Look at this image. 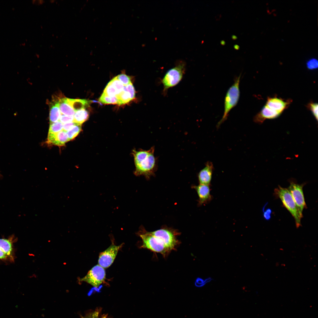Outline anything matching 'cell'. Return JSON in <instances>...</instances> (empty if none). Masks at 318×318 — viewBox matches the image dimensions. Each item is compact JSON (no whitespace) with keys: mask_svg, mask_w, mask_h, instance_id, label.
<instances>
[{"mask_svg":"<svg viewBox=\"0 0 318 318\" xmlns=\"http://www.w3.org/2000/svg\"><path fill=\"white\" fill-rule=\"evenodd\" d=\"M275 196L281 200L283 205L289 211L294 218L296 226L298 228L301 225L302 218L299 215L295 202L287 188L280 186L274 190Z\"/></svg>","mask_w":318,"mask_h":318,"instance_id":"cell-5","label":"cell"},{"mask_svg":"<svg viewBox=\"0 0 318 318\" xmlns=\"http://www.w3.org/2000/svg\"><path fill=\"white\" fill-rule=\"evenodd\" d=\"M43 0H32V2L33 3H35L37 4H41L43 3Z\"/></svg>","mask_w":318,"mask_h":318,"instance_id":"cell-34","label":"cell"},{"mask_svg":"<svg viewBox=\"0 0 318 318\" xmlns=\"http://www.w3.org/2000/svg\"><path fill=\"white\" fill-rule=\"evenodd\" d=\"M103 92L110 97L116 96L118 94L115 87L110 82L106 87Z\"/></svg>","mask_w":318,"mask_h":318,"instance_id":"cell-24","label":"cell"},{"mask_svg":"<svg viewBox=\"0 0 318 318\" xmlns=\"http://www.w3.org/2000/svg\"><path fill=\"white\" fill-rule=\"evenodd\" d=\"M135 96V90L131 82L124 86L122 91L116 96L118 100L117 104L120 105L127 104L133 100Z\"/></svg>","mask_w":318,"mask_h":318,"instance_id":"cell-10","label":"cell"},{"mask_svg":"<svg viewBox=\"0 0 318 318\" xmlns=\"http://www.w3.org/2000/svg\"><path fill=\"white\" fill-rule=\"evenodd\" d=\"M149 232L161 240L171 251L176 250L180 243L177 239L179 233L172 229L162 228Z\"/></svg>","mask_w":318,"mask_h":318,"instance_id":"cell-6","label":"cell"},{"mask_svg":"<svg viewBox=\"0 0 318 318\" xmlns=\"http://www.w3.org/2000/svg\"><path fill=\"white\" fill-rule=\"evenodd\" d=\"M234 47L236 49L238 50L239 49V47L238 45L237 44H235L234 46Z\"/></svg>","mask_w":318,"mask_h":318,"instance_id":"cell-35","label":"cell"},{"mask_svg":"<svg viewBox=\"0 0 318 318\" xmlns=\"http://www.w3.org/2000/svg\"><path fill=\"white\" fill-rule=\"evenodd\" d=\"M105 278L104 268L97 264L93 266L81 280L88 283L95 287H98L105 281Z\"/></svg>","mask_w":318,"mask_h":318,"instance_id":"cell-8","label":"cell"},{"mask_svg":"<svg viewBox=\"0 0 318 318\" xmlns=\"http://www.w3.org/2000/svg\"><path fill=\"white\" fill-rule=\"evenodd\" d=\"M63 124L60 121L50 123L48 133L56 134L63 130Z\"/></svg>","mask_w":318,"mask_h":318,"instance_id":"cell-23","label":"cell"},{"mask_svg":"<svg viewBox=\"0 0 318 318\" xmlns=\"http://www.w3.org/2000/svg\"><path fill=\"white\" fill-rule=\"evenodd\" d=\"M290 101H285L282 99L275 97H268L265 105L269 108L281 114L289 106Z\"/></svg>","mask_w":318,"mask_h":318,"instance_id":"cell-13","label":"cell"},{"mask_svg":"<svg viewBox=\"0 0 318 318\" xmlns=\"http://www.w3.org/2000/svg\"><path fill=\"white\" fill-rule=\"evenodd\" d=\"M210 186V185L199 184L193 186L198 194V205L201 206L208 204L212 200V198L211 194Z\"/></svg>","mask_w":318,"mask_h":318,"instance_id":"cell-11","label":"cell"},{"mask_svg":"<svg viewBox=\"0 0 318 318\" xmlns=\"http://www.w3.org/2000/svg\"><path fill=\"white\" fill-rule=\"evenodd\" d=\"M14 241L12 237L8 238L0 239V249L9 257L11 261L14 260L13 248Z\"/></svg>","mask_w":318,"mask_h":318,"instance_id":"cell-16","label":"cell"},{"mask_svg":"<svg viewBox=\"0 0 318 318\" xmlns=\"http://www.w3.org/2000/svg\"><path fill=\"white\" fill-rule=\"evenodd\" d=\"M68 104L75 111L82 109H85L89 106L90 101L86 99H72L66 98Z\"/></svg>","mask_w":318,"mask_h":318,"instance_id":"cell-17","label":"cell"},{"mask_svg":"<svg viewBox=\"0 0 318 318\" xmlns=\"http://www.w3.org/2000/svg\"><path fill=\"white\" fill-rule=\"evenodd\" d=\"M58 102L59 108L61 114L67 116H74L75 111L67 102L66 98H61Z\"/></svg>","mask_w":318,"mask_h":318,"instance_id":"cell-19","label":"cell"},{"mask_svg":"<svg viewBox=\"0 0 318 318\" xmlns=\"http://www.w3.org/2000/svg\"><path fill=\"white\" fill-rule=\"evenodd\" d=\"M306 65L307 68L309 69L314 70L318 68V61L315 58L310 59L307 62Z\"/></svg>","mask_w":318,"mask_h":318,"instance_id":"cell-29","label":"cell"},{"mask_svg":"<svg viewBox=\"0 0 318 318\" xmlns=\"http://www.w3.org/2000/svg\"><path fill=\"white\" fill-rule=\"evenodd\" d=\"M58 102H54L51 104L49 110L50 123L59 121L61 115Z\"/></svg>","mask_w":318,"mask_h":318,"instance_id":"cell-18","label":"cell"},{"mask_svg":"<svg viewBox=\"0 0 318 318\" xmlns=\"http://www.w3.org/2000/svg\"><path fill=\"white\" fill-rule=\"evenodd\" d=\"M123 244L117 246L112 243L110 246L99 255L98 264L103 268H107L113 263L118 252L122 247Z\"/></svg>","mask_w":318,"mask_h":318,"instance_id":"cell-9","label":"cell"},{"mask_svg":"<svg viewBox=\"0 0 318 318\" xmlns=\"http://www.w3.org/2000/svg\"><path fill=\"white\" fill-rule=\"evenodd\" d=\"M81 125L77 124L66 132L69 141L74 139L81 130Z\"/></svg>","mask_w":318,"mask_h":318,"instance_id":"cell-21","label":"cell"},{"mask_svg":"<svg viewBox=\"0 0 318 318\" xmlns=\"http://www.w3.org/2000/svg\"><path fill=\"white\" fill-rule=\"evenodd\" d=\"M232 38L233 39H236L237 38V37L234 35H233L232 36Z\"/></svg>","mask_w":318,"mask_h":318,"instance_id":"cell-36","label":"cell"},{"mask_svg":"<svg viewBox=\"0 0 318 318\" xmlns=\"http://www.w3.org/2000/svg\"><path fill=\"white\" fill-rule=\"evenodd\" d=\"M68 141L66 132L63 130L56 134H48L47 142L49 143L61 146Z\"/></svg>","mask_w":318,"mask_h":318,"instance_id":"cell-15","label":"cell"},{"mask_svg":"<svg viewBox=\"0 0 318 318\" xmlns=\"http://www.w3.org/2000/svg\"><path fill=\"white\" fill-rule=\"evenodd\" d=\"M221 44L222 45H224L225 43V42L223 40H222L221 42Z\"/></svg>","mask_w":318,"mask_h":318,"instance_id":"cell-37","label":"cell"},{"mask_svg":"<svg viewBox=\"0 0 318 318\" xmlns=\"http://www.w3.org/2000/svg\"><path fill=\"white\" fill-rule=\"evenodd\" d=\"M281 114L265 105L261 110L254 116L253 120L255 122L261 124L266 119H274L278 117Z\"/></svg>","mask_w":318,"mask_h":318,"instance_id":"cell-14","label":"cell"},{"mask_svg":"<svg viewBox=\"0 0 318 318\" xmlns=\"http://www.w3.org/2000/svg\"><path fill=\"white\" fill-rule=\"evenodd\" d=\"M213 279L209 277L205 280H203L201 278H197L195 282V285L196 287H200L203 286L206 283L210 282Z\"/></svg>","mask_w":318,"mask_h":318,"instance_id":"cell-28","label":"cell"},{"mask_svg":"<svg viewBox=\"0 0 318 318\" xmlns=\"http://www.w3.org/2000/svg\"><path fill=\"white\" fill-rule=\"evenodd\" d=\"M154 147L148 150H133V156L135 167L134 174L136 176L144 175L149 178L154 174L157 166V160L154 156Z\"/></svg>","mask_w":318,"mask_h":318,"instance_id":"cell-1","label":"cell"},{"mask_svg":"<svg viewBox=\"0 0 318 318\" xmlns=\"http://www.w3.org/2000/svg\"><path fill=\"white\" fill-rule=\"evenodd\" d=\"M138 234L142 240L140 248L160 253L164 258H166L171 251L161 240L144 228H141Z\"/></svg>","mask_w":318,"mask_h":318,"instance_id":"cell-2","label":"cell"},{"mask_svg":"<svg viewBox=\"0 0 318 318\" xmlns=\"http://www.w3.org/2000/svg\"><path fill=\"white\" fill-rule=\"evenodd\" d=\"M241 74L236 77L234 82L229 88L226 94L224 102L223 114L221 119L217 124L218 128L227 119L230 111L237 105L240 96L239 84Z\"/></svg>","mask_w":318,"mask_h":318,"instance_id":"cell-3","label":"cell"},{"mask_svg":"<svg viewBox=\"0 0 318 318\" xmlns=\"http://www.w3.org/2000/svg\"><path fill=\"white\" fill-rule=\"evenodd\" d=\"M77 124H78L74 122H71L64 124L63 126V130L67 132L72 127Z\"/></svg>","mask_w":318,"mask_h":318,"instance_id":"cell-31","label":"cell"},{"mask_svg":"<svg viewBox=\"0 0 318 318\" xmlns=\"http://www.w3.org/2000/svg\"><path fill=\"white\" fill-rule=\"evenodd\" d=\"M100 318H106V317L105 316H103V317H102Z\"/></svg>","mask_w":318,"mask_h":318,"instance_id":"cell-38","label":"cell"},{"mask_svg":"<svg viewBox=\"0 0 318 318\" xmlns=\"http://www.w3.org/2000/svg\"><path fill=\"white\" fill-rule=\"evenodd\" d=\"M307 107L312 112L316 120H318V104L311 102L309 103Z\"/></svg>","mask_w":318,"mask_h":318,"instance_id":"cell-26","label":"cell"},{"mask_svg":"<svg viewBox=\"0 0 318 318\" xmlns=\"http://www.w3.org/2000/svg\"><path fill=\"white\" fill-rule=\"evenodd\" d=\"M186 63L178 61L173 67L168 70L161 80L163 94H166L169 89L178 85L182 80L186 71Z\"/></svg>","mask_w":318,"mask_h":318,"instance_id":"cell-4","label":"cell"},{"mask_svg":"<svg viewBox=\"0 0 318 318\" xmlns=\"http://www.w3.org/2000/svg\"><path fill=\"white\" fill-rule=\"evenodd\" d=\"M304 184H299L294 181L290 182V185L287 188L294 200L299 214L301 217H303L302 211L307 206L303 191Z\"/></svg>","mask_w":318,"mask_h":318,"instance_id":"cell-7","label":"cell"},{"mask_svg":"<svg viewBox=\"0 0 318 318\" xmlns=\"http://www.w3.org/2000/svg\"><path fill=\"white\" fill-rule=\"evenodd\" d=\"M0 260L10 261L9 257L0 249Z\"/></svg>","mask_w":318,"mask_h":318,"instance_id":"cell-33","label":"cell"},{"mask_svg":"<svg viewBox=\"0 0 318 318\" xmlns=\"http://www.w3.org/2000/svg\"><path fill=\"white\" fill-rule=\"evenodd\" d=\"M110 82L115 87L118 94L123 90L124 86L117 79L116 77L112 79Z\"/></svg>","mask_w":318,"mask_h":318,"instance_id":"cell-25","label":"cell"},{"mask_svg":"<svg viewBox=\"0 0 318 318\" xmlns=\"http://www.w3.org/2000/svg\"><path fill=\"white\" fill-rule=\"evenodd\" d=\"M214 167L209 161L206 163L205 167L199 172L198 178L199 184L210 185L211 182Z\"/></svg>","mask_w":318,"mask_h":318,"instance_id":"cell-12","label":"cell"},{"mask_svg":"<svg viewBox=\"0 0 318 318\" xmlns=\"http://www.w3.org/2000/svg\"><path fill=\"white\" fill-rule=\"evenodd\" d=\"M73 116H67L61 114L59 121L62 124H64L67 123L73 122Z\"/></svg>","mask_w":318,"mask_h":318,"instance_id":"cell-30","label":"cell"},{"mask_svg":"<svg viewBox=\"0 0 318 318\" xmlns=\"http://www.w3.org/2000/svg\"><path fill=\"white\" fill-rule=\"evenodd\" d=\"M263 210V216L264 218L267 220H269L271 218V214L272 213L271 209L269 208L266 209L265 211Z\"/></svg>","mask_w":318,"mask_h":318,"instance_id":"cell-32","label":"cell"},{"mask_svg":"<svg viewBox=\"0 0 318 318\" xmlns=\"http://www.w3.org/2000/svg\"><path fill=\"white\" fill-rule=\"evenodd\" d=\"M73 117V122L81 125L88 119L89 114L85 109H82L75 111Z\"/></svg>","mask_w":318,"mask_h":318,"instance_id":"cell-20","label":"cell"},{"mask_svg":"<svg viewBox=\"0 0 318 318\" xmlns=\"http://www.w3.org/2000/svg\"><path fill=\"white\" fill-rule=\"evenodd\" d=\"M116 77L124 86L128 85L131 82L130 77L125 74H121Z\"/></svg>","mask_w":318,"mask_h":318,"instance_id":"cell-27","label":"cell"},{"mask_svg":"<svg viewBox=\"0 0 318 318\" xmlns=\"http://www.w3.org/2000/svg\"><path fill=\"white\" fill-rule=\"evenodd\" d=\"M99 101L104 104H117L118 100L116 96L110 97L103 92L99 98Z\"/></svg>","mask_w":318,"mask_h":318,"instance_id":"cell-22","label":"cell"}]
</instances>
